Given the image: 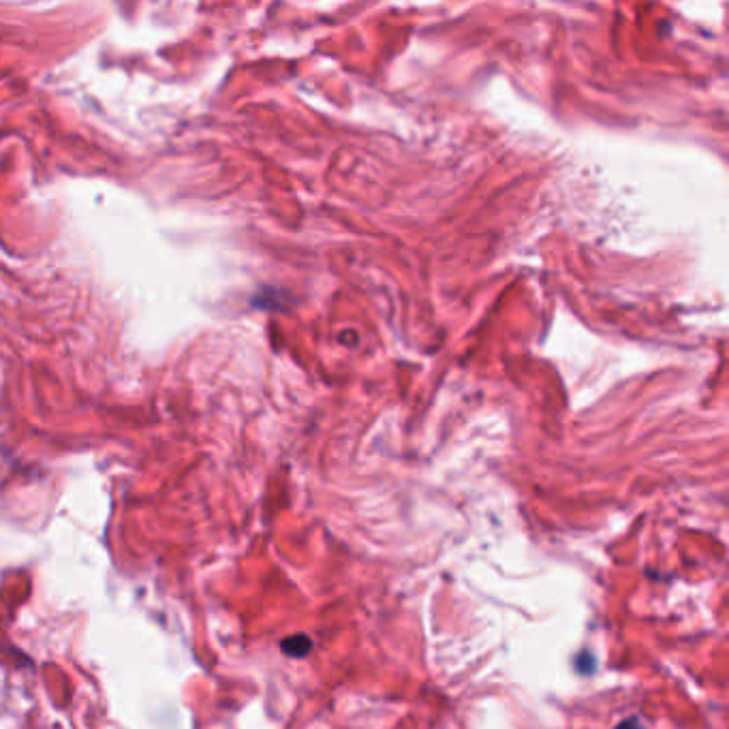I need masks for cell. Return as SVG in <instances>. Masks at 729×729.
<instances>
[{"label": "cell", "mask_w": 729, "mask_h": 729, "mask_svg": "<svg viewBox=\"0 0 729 729\" xmlns=\"http://www.w3.org/2000/svg\"><path fill=\"white\" fill-rule=\"evenodd\" d=\"M620 729H636V728H629V726H627V723H622V726H620ZM638 729H642V728H640V726H638Z\"/></svg>", "instance_id": "2"}, {"label": "cell", "mask_w": 729, "mask_h": 729, "mask_svg": "<svg viewBox=\"0 0 729 729\" xmlns=\"http://www.w3.org/2000/svg\"><path fill=\"white\" fill-rule=\"evenodd\" d=\"M310 640L307 636H293V638H287L282 642V650L289 655V657H304L310 650Z\"/></svg>", "instance_id": "1"}]
</instances>
